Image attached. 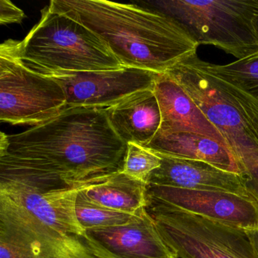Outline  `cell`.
Here are the masks:
<instances>
[{"label": "cell", "mask_w": 258, "mask_h": 258, "mask_svg": "<svg viewBox=\"0 0 258 258\" xmlns=\"http://www.w3.org/2000/svg\"><path fill=\"white\" fill-rule=\"evenodd\" d=\"M0 139V181L41 192L81 188L123 171L127 152L101 108H67Z\"/></svg>", "instance_id": "obj_1"}, {"label": "cell", "mask_w": 258, "mask_h": 258, "mask_svg": "<svg viewBox=\"0 0 258 258\" xmlns=\"http://www.w3.org/2000/svg\"><path fill=\"white\" fill-rule=\"evenodd\" d=\"M49 7L94 33L124 67L162 75L197 53L176 21L150 7L106 0H52Z\"/></svg>", "instance_id": "obj_2"}, {"label": "cell", "mask_w": 258, "mask_h": 258, "mask_svg": "<svg viewBox=\"0 0 258 258\" xmlns=\"http://www.w3.org/2000/svg\"><path fill=\"white\" fill-rule=\"evenodd\" d=\"M217 128L258 202V99L216 73L196 53L167 71Z\"/></svg>", "instance_id": "obj_3"}, {"label": "cell", "mask_w": 258, "mask_h": 258, "mask_svg": "<svg viewBox=\"0 0 258 258\" xmlns=\"http://www.w3.org/2000/svg\"><path fill=\"white\" fill-rule=\"evenodd\" d=\"M21 58L41 74L81 73L124 68L109 48L88 28L51 10L20 41Z\"/></svg>", "instance_id": "obj_4"}, {"label": "cell", "mask_w": 258, "mask_h": 258, "mask_svg": "<svg viewBox=\"0 0 258 258\" xmlns=\"http://www.w3.org/2000/svg\"><path fill=\"white\" fill-rule=\"evenodd\" d=\"M144 4L176 21L199 46H216L237 60L258 52L256 0H164Z\"/></svg>", "instance_id": "obj_5"}, {"label": "cell", "mask_w": 258, "mask_h": 258, "mask_svg": "<svg viewBox=\"0 0 258 258\" xmlns=\"http://www.w3.org/2000/svg\"><path fill=\"white\" fill-rule=\"evenodd\" d=\"M146 209L179 258H258L244 229L191 214L148 196Z\"/></svg>", "instance_id": "obj_6"}, {"label": "cell", "mask_w": 258, "mask_h": 258, "mask_svg": "<svg viewBox=\"0 0 258 258\" xmlns=\"http://www.w3.org/2000/svg\"><path fill=\"white\" fill-rule=\"evenodd\" d=\"M19 44L9 40L0 46V120L34 126L66 109L67 99L55 80L24 62Z\"/></svg>", "instance_id": "obj_7"}, {"label": "cell", "mask_w": 258, "mask_h": 258, "mask_svg": "<svg viewBox=\"0 0 258 258\" xmlns=\"http://www.w3.org/2000/svg\"><path fill=\"white\" fill-rule=\"evenodd\" d=\"M0 258H97L84 238L67 236L0 192Z\"/></svg>", "instance_id": "obj_8"}, {"label": "cell", "mask_w": 258, "mask_h": 258, "mask_svg": "<svg viewBox=\"0 0 258 258\" xmlns=\"http://www.w3.org/2000/svg\"><path fill=\"white\" fill-rule=\"evenodd\" d=\"M62 87L67 108L105 109L137 92L152 90L159 75L135 68L81 73L43 74Z\"/></svg>", "instance_id": "obj_9"}, {"label": "cell", "mask_w": 258, "mask_h": 258, "mask_svg": "<svg viewBox=\"0 0 258 258\" xmlns=\"http://www.w3.org/2000/svg\"><path fill=\"white\" fill-rule=\"evenodd\" d=\"M147 196L179 209L244 230L258 229V202L250 196L147 185Z\"/></svg>", "instance_id": "obj_10"}, {"label": "cell", "mask_w": 258, "mask_h": 258, "mask_svg": "<svg viewBox=\"0 0 258 258\" xmlns=\"http://www.w3.org/2000/svg\"><path fill=\"white\" fill-rule=\"evenodd\" d=\"M84 238L97 258H179L146 208L131 223L85 229Z\"/></svg>", "instance_id": "obj_11"}, {"label": "cell", "mask_w": 258, "mask_h": 258, "mask_svg": "<svg viewBox=\"0 0 258 258\" xmlns=\"http://www.w3.org/2000/svg\"><path fill=\"white\" fill-rule=\"evenodd\" d=\"M81 188L41 192L17 182L0 181V192L13 199L40 223L54 231L84 238L75 203Z\"/></svg>", "instance_id": "obj_12"}, {"label": "cell", "mask_w": 258, "mask_h": 258, "mask_svg": "<svg viewBox=\"0 0 258 258\" xmlns=\"http://www.w3.org/2000/svg\"><path fill=\"white\" fill-rule=\"evenodd\" d=\"M155 154L161 158V164L152 172L148 185L225 191L253 197L245 180L236 173L220 170L203 161Z\"/></svg>", "instance_id": "obj_13"}, {"label": "cell", "mask_w": 258, "mask_h": 258, "mask_svg": "<svg viewBox=\"0 0 258 258\" xmlns=\"http://www.w3.org/2000/svg\"><path fill=\"white\" fill-rule=\"evenodd\" d=\"M161 114V134L194 133L220 142L224 140L188 93L167 74L159 75L154 87ZM227 148V147H226Z\"/></svg>", "instance_id": "obj_14"}, {"label": "cell", "mask_w": 258, "mask_h": 258, "mask_svg": "<svg viewBox=\"0 0 258 258\" xmlns=\"http://www.w3.org/2000/svg\"><path fill=\"white\" fill-rule=\"evenodd\" d=\"M153 90L137 92L105 109L111 126L126 144L145 147L159 132L161 110Z\"/></svg>", "instance_id": "obj_15"}, {"label": "cell", "mask_w": 258, "mask_h": 258, "mask_svg": "<svg viewBox=\"0 0 258 258\" xmlns=\"http://www.w3.org/2000/svg\"><path fill=\"white\" fill-rule=\"evenodd\" d=\"M145 147L155 153L173 158L203 161L240 176L238 164L229 149L220 142L202 134L158 133Z\"/></svg>", "instance_id": "obj_16"}, {"label": "cell", "mask_w": 258, "mask_h": 258, "mask_svg": "<svg viewBox=\"0 0 258 258\" xmlns=\"http://www.w3.org/2000/svg\"><path fill=\"white\" fill-rule=\"evenodd\" d=\"M147 185L120 171L85 185L81 191L101 206L137 214L147 205Z\"/></svg>", "instance_id": "obj_17"}, {"label": "cell", "mask_w": 258, "mask_h": 258, "mask_svg": "<svg viewBox=\"0 0 258 258\" xmlns=\"http://www.w3.org/2000/svg\"><path fill=\"white\" fill-rule=\"evenodd\" d=\"M77 218L81 227L87 229L111 227L131 223L137 214H127L101 206L89 200L80 190L75 203Z\"/></svg>", "instance_id": "obj_18"}, {"label": "cell", "mask_w": 258, "mask_h": 258, "mask_svg": "<svg viewBox=\"0 0 258 258\" xmlns=\"http://www.w3.org/2000/svg\"><path fill=\"white\" fill-rule=\"evenodd\" d=\"M254 25L258 36V0L255 7ZM209 66L216 73L258 99V52L229 64L220 66L209 62Z\"/></svg>", "instance_id": "obj_19"}, {"label": "cell", "mask_w": 258, "mask_h": 258, "mask_svg": "<svg viewBox=\"0 0 258 258\" xmlns=\"http://www.w3.org/2000/svg\"><path fill=\"white\" fill-rule=\"evenodd\" d=\"M161 164V158L155 152L140 145L128 143L123 169L128 176L148 185L152 172Z\"/></svg>", "instance_id": "obj_20"}, {"label": "cell", "mask_w": 258, "mask_h": 258, "mask_svg": "<svg viewBox=\"0 0 258 258\" xmlns=\"http://www.w3.org/2000/svg\"><path fill=\"white\" fill-rule=\"evenodd\" d=\"M0 24L21 23L25 19L24 12L14 5L10 0H1L0 3Z\"/></svg>", "instance_id": "obj_21"}, {"label": "cell", "mask_w": 258, "mask_h": 258, "mask_svg": "<svg viewBox=\"0 0 258 258\" xmlns=\"http://www.w3.org/2000/svg\"><path fill=\"white\" fill-rule=\"evenodd\" d=\"M245 232L247 236H248L249 239L251 241L252 244L254 247L255 250L258 253V229L245 230Z\"/></svg>", "instance_id": "obj_22"}]
</instances>
